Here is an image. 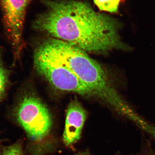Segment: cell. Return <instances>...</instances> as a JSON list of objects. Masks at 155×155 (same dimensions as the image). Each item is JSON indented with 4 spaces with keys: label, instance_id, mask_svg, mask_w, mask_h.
<instances>
[{
    "label": "cell",
    "instance_id": "6da1fadb",
    "mask_svg": "<svg viewBox=\"0 0 155 155\" xmlns=\"http://www.w3.org/2000/svg\"><path fill=\"white\" fill-rule=\"evenodd\" d=\"M46 10L33 28L85 51L104 54L123 48L117 21L96 12L88 4L74 0H42Z\"/></svg>",
    "mask_w": 155,
    "mask_h": 155
},
{
    "label": "cell",
    "instance_id": "7a4b0ae2",
    "mask_svg": "<svg viewBox=\"0 0 155 155\" xmlns=\"http://www.w3.org/2000/svg\"><path fill=\"white\" fill-rule=\"evenodd\" d=\"M46 49L69 68L83 84L118 113L130 119L135 113L123 100L101 65L89 57L86 51L69 42L48 38Z\"/></svg>",
    "mask_w": 155,
    "mask_h": 155
},
{
    "label": "cell",
    "instance_id": "3957f363",
    "mask_svg": "<svg viewBox=\"0 0 155 155\" xmlns=\"http://www.w3.org/2000/svg\"><path fill=\"white\" fill-rule=\"evenodd\" d=\"M15 116L28 137L29 155H47L55 150L57 141L50 135L53 125L51 114L39 99L25 97L17 107Z\"/></svg>",
    "mask_w": 155,
    "mask_h": 155
},
{
    "label": "cell",
    "instance_id": "277c9868",
    "mask_svg": "<svg viewBox=\"0 0 155 155\" xmlns=\"http://www.w3.org/2000/svg\"><path fill=\"white\" fill-rule=\"evenodd\" d=\"M34 58L37 71L55 88L81 95L94 96L69 68L39 45L35 51Z\"/></svg>",
    "mask_w": 155,
    "mask_h": 155
},
{
    "label": "cell",
    "instance_id": "5b68a950",
    "mask_svg": "<svg viewBox=\"0 0 155 155\" xmlns=\"http://www.w3.org/2000/svg\"><path fill=\"white\" fill-rule=\"evenodd\" d=\"M32 0H0L3 24L15 55L24 46L23 32L26 10Z\"/></svg>",
    "mask_w": 155,
    "mask_h": 155
},
{
    "label": "cell",
    "instance_id": "8992f818",
    "mask_svg": "<svg viewBox=\"0 0 155 155\" xmlns=\"http://www.w3.org/2000/svg\"><path fill=\"white\" fill-rule=\"evenodd\" d=\"M87 115L86 110L78 101L74 99L70 103L63 134L65 146H71L80 139Z\"/></svg>",
    "mask_w": 155,
    "mask_h": 155
},
{
    "label": "cell",
    "instance_id": "52a82bcc",
    "mask_svg": "<svg viewBox=\"0 0 155 155\" xmlns=\"http://www.w3.org/2000/svg\"><path fill=\"white\" fill-rule=\"evenodd\" d=\"M101 10L113 13L116 12L121 0H94Z\"/></svg>",
    "mask_w": 155,
    "mask_h": 155
},
{
    "label": "cell",
    "instance_id": "ba28073f",
    "mask_svg": "<svg viewBox=\"0 0 155 155\" xmlns=\"http://www.w3.org/2000/svg\"><path fill=\"white\" fill-rule=\"evenodd\" d=\"M0 150V155H24L22 145L20 141H17L10 145L2 146Z\"/></svg>",
    "mask_w": 155,
    "mask_h": 155
},
{
    "label": "cell",
    "instance_id": "9c48e42d",
    "mask_svg": "<svg viewBox=\"0 0 155 155\" xmlns=\"http://www.w3.org/2000/svg\"><path fill=\"white\" fill-rule=\"evenodd\" d=\"M8 81V73L4 66L0 55V101L4 94Z\"/></svg>",
    "mask_w": 155,
    "mask_h": 155
},
{
    "label": "cell",
    "instance_id": "30bf717a",
    "mask_svg": "<svg viewBox=\"0 0 155 155\" xmlns=\"http://www.w3.org/2000/svg\"><path fill=\"white\" fill-rule=\"evenodd\" d=\"M134 155H155V146L150 141H144L140 151Z\"/></svg>",
    "mask_w": 155,
    "mask_h": 155
},
{
    "label": "cell",
    "instance_id": "8fae6325",
    "mask_svg": "<svg viewBox=\"0 0 155 155\" xmlns=\"http://www.w3.org/2000/svg\"><path fill=\"white\" fill-rule=\"evenodd\" d=\"M75 155H91L88 150H86L82 152H79Z\"/></svg>",
    "mask_w": 155,
    "mask_h": 155
},
{
    "label": "cell",
    "instance_id": "7c38bea8",
    "mask_svg": "<svg viewBox=\"0 0 155 155\" xmlns=\"http://www.w3.org/2000/svg\"><path fill=\"white\" fill-rule=\"evenodd\" d=\"M1 141L0 140V143H1Z\"/></svg>",
    "mask_w": 155,
    "mask_h": 155
}]
</instances>
